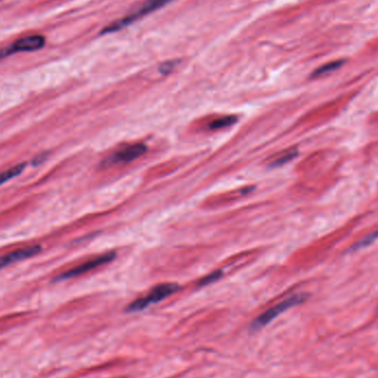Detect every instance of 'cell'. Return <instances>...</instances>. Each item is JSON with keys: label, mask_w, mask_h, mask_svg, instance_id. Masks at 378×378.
Wrapping results in <instances>:
<instances>
[{"label": "cell", "mask_w": 378, "mask_h": 378, "mask_svg": "<svg viewBox=\"0 0 378 378\" xmlns=\"http://www.w3.org/2000/svg\"><path fill=\"white\" fill-rule=\"evenodd\" d=\"M46 45V39L41 34H32L14 41L12 45L0 49V61L7 56L20 52H33L42 49Z\"/></svg>", "instance_id": "5"}, {"label": "cell", "mask_w": 378, "mask_h": 378, "mask_svg": "<svg viewBox=\"0 0 378 378\" xmlns=\"http://www.w3.org/2000/svg\"><path fill=\"white\" fill-rule=\"evenodd\" d=\"M25 167H26V164L25 163H21L19 165H16V166L11 167V168H9V169H7V171H5L3 173H0V186H3L4 184H6L7 181H9L10 179L19 176L20 174L24 172Z\"/></svg>", "instance_id": "10"}, {"label": "cell", "mask_w": 378, "mask_h": 378, "mask_svg": "<svg viewBox=\"0 0 378 378\" xmlns=\"http://www.w3.org/2000/svg\"><path fill=\"white\" fill-rule=\"evenodd\" d=\"M343 64H344V61L343 60H338V61H333V62H330V63H326V64L322 65L321 68L316 69L313 72V73H312V78H318V77H322V75H325V74H329V73H331V72L339 69Z\"/></svg>", "instance_id": "11"}, {"label": "cell", "mask_w": 378, "mask_h": 378, "mask_svg": "<svg viewBox=\"0 0 378 378\" xmlns=\"http://www.w3.org/2000/svg\"><path fill=\"white\" fill-rule=\"evenodd\" d=\"M297 155H299V150H297V148L295 147L290 148L286 152H283L282 154L279 155L275 159H273L270 164V167L271 168H277V167L285 166L286 164L290 163L291 161H293L294 158H296Z\"/></svg>", "instance_id": "8"}, {"label": "cell", "mask_w": 378, "mask_h": 378, "mask_svg": "<svg viewBox=\"0 0 378 378\" xmlns=\"http://www.w3.org/2000/svg\"><path fill=\"white\" fill-rule=\"evenodd\" d=\"M147 150V146L142 143H136L128 145L121 148L120 150L113 153L111 156H108L103 162L104 166H113L119 164H128L135 159L142 157Z\"/></svg>", "instance_id": "6"}, {"label": "cell", "mask_w": 378, "mask_h": 378, "mask_svg": "<svg viewBox=\"0 0 378 378\" xmlns=\"http://www.w3.org/2000/svg\"><path fill=\"white\" fill-rule=\"evenodd\" d=\"M41 251H42L41 245L33 244L24 247V248H19L9 253L3 254V256H0V270L13 263H17L20 262V261H24L29 258L37 256V254H39Z\"/></svg>", "instance_id": "7"}, {"label": "cell", "mask_w": 378, "mask_h": 378, "mask_svg": "<svg viewBox=\"0 0 378 378\" xmlns=\"http://www.w3.org/2000/svg\"><path fill=\"white\" fill-rule=\"evenodd\" d=\"M238 122V118L235 115H227V116H222V118H219L217 120H214L213 122L209 123L208 128L212 130H217V129H222L226 127H230Z\"/></svg>", "instance_id": "9"}, {"label": "cell", "mask_w": 378, "mask_h": 378, "mask_svg": "<svg viewBox=\"0 0 378 378\" xmlns=\"http://www.w3.org/2000/svg\"><path fill=\"white\" fill-rule=\"evenodd\" d=\"M378 239V230L372 232V234H369L368 236L364 237L362 240H360L358 242H356V244L353 247V250H358V249H363L365 248V247L369 245L370 243H373L375 240Z\"/></svg>", "instance_id": "12"}, {"label": "cell", "mask_w": 378, "mask_h": 378, "mask_svg": "<svg viewBox=\"0 0 378 378\" xmlns=\"http://www.w3.org/2000/svg\"><path fill=\"white\" fill-rule=\"evenodd\" d=\"M179 288L180 287L176 285V283H163V285H158L155 288H153L146 295L130 303L126 308V311L129 312V313L141 312L147 309L149 305L156 304L167 299V297L173 295L174 293H176Z\"/></svg>", "instance_id": "3"}, {"label": "cell", "mask_w": 378, "mask_h": 378, "mask_svg": "<svg viewBox=\"0 0 378 378\" xmlns=\"http://www.w3.org/2000/svg\"><path fill=\"white\" fill-rule=\"evenodd\" d=\"M178 63H179V62H178V61H175V60H173V61H167V62H164V63L161 65V67H159V69H158V70H159V72H161L162 74L166 75V74L171 73V72L177 67V64H178Z\"/></svg>", "instance_id": "14"}, {"label": "cell", "mask_w": 378, "mask_h": 378, "mask_svg": "<svg viewBox=\"0 0 378 378\" xmlns=\"http://www.w3.org/2000/svg\"><path fill=\"white\" fill-rule=\"evenodd\" d=\"M308 299V294L305 293H296L292 294L291 296L287 297L283 301L279 302L278 304L273 305L270 309L264 311L263 313H261L251 324L252 330H260L264 328L268 324H270L273 319L280 316L282 313H285L286 311L290 310L291 308L296 307V305L302 304L305 300Z\"/></svg>", "instance_id": "2"}, {"label": "cell", "mask_w": 378, "mask_h": 378, "mask_svg": "<svg viewBox=\"0 0 378 378\" xmlns=\"http://www.w3.org/2000/svg\"><path fill=\"white\" fill-rule=\"evenodd\" d=\"M222 278V271L221 270H217V271H214L210 274H208L207 277L203 278L202 280H200L199 282V287H205V286H208L210 285V283H214L218 280H220Z\"/></svg>", "instance_id": "13"}, {"label": "cell", "mask_w": 378, "mask_h": 378, "mask_svg": "<svg viewBox=\"0 0 378 378\" xmlns=\"http://www.w3.org/2000/svg\"><path fill=\"white\" fill-rule=\"evenodd\" d=\"M46 158H47V155H39V156H37V157H35L33 159V165H39V164L43 163V162L46 161Z\"/></svg>", "instance_id": "15"}, {"label": "cell", "mask_w": 378, "mask_h": 378, "mask_svg": "<svg viewBox=\"0 0 378 378\" xmlns=\"http://www.w3.org/2000/svg\"><path fill=\"white\" fill-rule=\"evenodd\" d=\"M172 2H174V0H145L142 5H140L132 12H129L121 19H118L113 21V23L108 24L103 30L101 31V34H110L121 31L122 29L136 23V21H139L140 19L147 16L149 13L163 8V7L171 4Z\"/></svg>", "instance_id": "1"}, {"label": "cell", "mask_w": 378, "mask_h": 378, "mask_svg": "<svg viewBox=\"0 0 378 378\" xmlns=\"http://www.w3.org/2000/svg\"><path fill=\"white\" fill-rule=\"evenodd\" d=\"M115 258H116V253L114 251L105 252L103 254H101V256H98V257L93 258L91 260L85 261V262L79 264L74 268L70 269V270L59 274L55 278V281H64V280H69V279H73V278L80 277V275L88 273V272L94 270V269H97L99 267H102V266L112 262V261Z\"/></svg>", "instance_id": "4"}]
</instances>
